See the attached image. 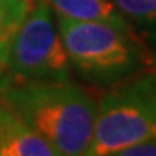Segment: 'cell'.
Segmentation results:
<instances>
[{
	"label": "cell",
	"instance_id": "obj_1",
	"mask_svg": "<svg viewBox=\"0 0 156 156\" xmlns=\"http://www.w3.org/2000/svg\"><path fill=\"white\" fill-rule=\"evenodd\" d=\"M0 102L62 156H84L94 132L97 101L72 78L0 86Z\"/></svg>",
	"mask_w": 156,
	"mask_h": 156
},
{
	"label": "cell",
	"instance_id": "obj_2",
	"mask_svg": "<svg viewBox=\"0 0 156 156\" xmlns=\"http://www.w3.org/2000/svg\"><path fill=\"white\" fill-rule=\"evenodd\" d=\"M58 32L70 70L91 86L110 88L150 61L131 29L58 15Z\"/></svg>",
	"mask_w": 156,
	"mask_h": 156
},
{
	"label": "cell",
	"instance_id": "obj_3",
	"mask_svg": "<svg viewBox=\"0 0 156 156\" xmlns=\"http://www.w3.org/2000/svg\"><path fill=\"white\" fill-rule=\"evenodd\" d=\"M97 102L93 139L84 156H107L156 139V80L147 67L107 88Z\"/></svg>",
	"mask_w": 156,
	"mask_h": 156
},
{
	"label": "cell",
	"instance_id": "obj_4",
	"mask_svg": "<svg viewBox=\"0 0 156 156\" xmlns=\"http://www.w3.org/2000/svg\"><path fill=\"white\" fill-rule=\"evenodd\" d=\"M70 73L58 26L53 23L51 6L46 0H32L11 41L0 75V86L38 80H67Z\"/></svg>",
	"mask_w": 156,
	"mask_h": 156
},
{
	"label": "cell",
	"instance_id": "obj_5",
	"mask_svg": "<svg viewBox=\"0 0 156 156\" xmlns=\"http://www.w3.org/2000/svg\"><path fill=\"white\" fill-rule=\"evenodd\" d=\"M0 156H62L0 102Z\"/></svg>",
	"mask_w": 156,
	"mask_h": 156
},
{
	"label": "cell",
	"instance_id": "obj_6",
	"mask_svg": "<svg viewBox=\"0 0 156 156\" xmlns=\"http://www.w3.org/2000/svg\"><path fill=\"white\" fill-rule=\"evenodd\" d=\"M46 3L56 15L80 21H101L119 29H131L112 0H46Z\"/></svg>",
	"mask_w": 156,
	"mask_h": 156
},
{
	"label": "cell",
	"instance_id": "obj_7",
	"mask_svg": "<svg viewBox=\"0 0 156 156\" xmlns=\"http://www.w3.org/2000/svg\"><path fill=\"white\" fill-rule=\"evenodd\" d=\"M30 3L32 0H0V75L3 73L11 41L29 11Z\"/></svg>",
	"mask_w": 156,
	"mask_h": 156
},
{
	"label": "cell",
	"instance_id": "obj_8",
	"mask_svg": "<svg viewBox=\"0 0 156 156\" xmlns=\"http://www.w3.org/2000/svg\"><path fill=\"white\" fill-rule=\"evenodd\" d=\"M112 3L134 24L156 30V0H112Z\"/></svg>",
	"mask_w": 156,
	"mask_h": 156
},
{
	"label": "cell",
	"instance_id": "obj_9",
	"mask_svg": "<svg viewBox=\"0 0 156 156\" xmlns=\"http://www.w3.org/2000/svg\"><path fill=\"white\" fill-rule=\"evenodd\" d=\"M107 156H156V139L140 142V144L123 148V150L110 153Z\"/></svg>",
	"mask_w": 156,
	"mask_h": 156
},
{
	"label": "cell",
	"instance_id": "obj_10",
	"mask_svg": "<svg viewBox=\"0 0 156 156\" xmlns=\"http://www.w3.org/2000/svg\"><path fill=\"white\" fill-rule=\"evenodd\" d=\"M147 69L150 70L151 75L154 76V80H156V56H154V58L150 56V61H148V64H147Z\"/></svg>",
	"mask_w": 156,
	"mask_h": 156
}]
</instances>
